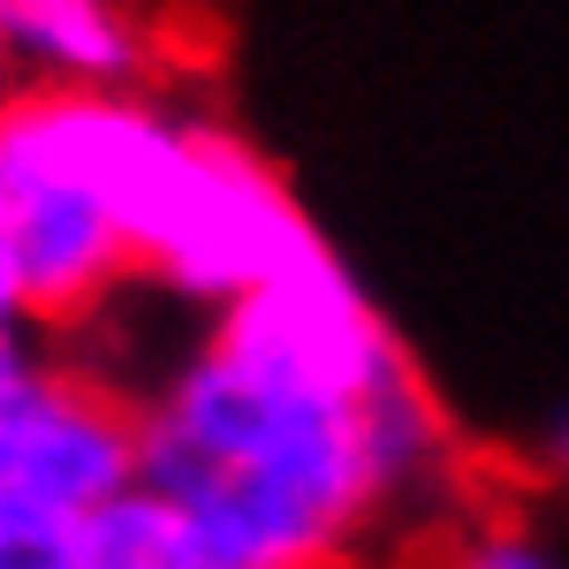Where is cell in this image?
Masks as SVG:
<instances>
[{"mask_svg":"<svg viewBox=\"0 0 569 569\" xmlns=\"http://www.w3.org/2000/svg\"><path fill=\"white\" fill-rule=\"evenodd\" d=\"M433 463V395L335 251L228 305L144 410V486L228 569H327Z\"/></svg>","mask_w":569,"mask_h":569,"instance_id":"1","label":"cell"},{"mask_svg":"<svg viewBox=\"0 0 569 569\" xmlns=\"http://www.w3.org/2000/svg\"><path fill=\"white\" fill-rule=\"evenodd\" d=\"M144 486V418L31 350L0 365V555L61 547L69 531Z\"/></svg>","mask_w":569,"mask_h":569,"instance_id":"2","label":"cell"},{"mask_svg":"<svg viewBox=\"0 0 569 569\" xmlns=\"http://www.w3.org/2000/svg\"><path fill=\"white\" fill-rule=\"evenodd\" d=\"M311 259H327V243L305 220V206L289 198V182L243 137L190 114L182 160L152 213V236L137 251V273H160L168 289L228 311L266 281H289Z\"/></svg>","mask_w":569,"mask_h":569,"instance_id":"3","label":"cell"},{"mask_svg":"<svg viewBox=\"0 0 569 569\" xmlns=\"http://www.w3.org/2000/svg\"><path fill=\"white\" fill-rule=\"evenodd\" d=\"M122 273H137V251L114 206L91 190L77 160H61L8 107L0 122V305L8 319L61 327L99 305Z\"/></svg>","mask_w":569,"mask_h":569,"instance_id":"4","label":"cell"},{"mask_svg":"<svg viewBox=\"0 0 569 569\" xmlns=\"http://www.w3.org/2000/svg\"><path fill=\"white\" fill-rule=\"evenodd\" d=\"M0 23H8V46L46 84L114 91L122 77L144 69L137 23L114 0H0Z\"/></svg>","mask_w":569,"mask_h":569,"instance_id":"5","label":"cell"},{"mask_svg":"<svg viewBox=\"0 0 569 569\" xmlns=\"http://www.w3.org/2000/svg\"><path fill=\"white\" fill-rule=\"evenodd\" d=\"M69 569H228L220 547L182 517L160 486H130L122 501H107L99 517L61 539Z\"/></svg>","mask_w":569,"mask_h":569,"instance_id":"6","label":"cell"},{"mask_svg":"<svg viewBox=\"0 0 569 569\" xmlns=\"http://www.w3.org/2000/svg\"><path fill=\"white\" fill-rule=\"evenodd\" d=\"M440 569H562L531 531H517V525H486V531H471V539H456L448 547V562Z\"/></svg>","mask_w":569,"mask_h":569,"instance_id":"7","label":"cell"},{"mask_svg":"<svg viewBox=\"0 0 569 569\" xmlns=\"http://www.w3.org/2000/svg\"><path fill=\"white\" fill-rule=\"evenodd\" d=\"M547 471H555V479H569V410L547 426Z\"/></svg>","mask_w":569,"mask_h":569,"instance_id":"8","label":"cell"},{"mask_svg":"<svg viewBox=\"0 0 569 569\" xmlns=\"http://www.w3.org/2000/svg\"><path fill=\"white\" fill-rule=\"evenodd\" d=\"M0 569H69L61 547H23V555H0Z\"/></svg>","mask_w":569,"mask_h":569,"instance_id":"9","label":"cell"}]
</instances>
